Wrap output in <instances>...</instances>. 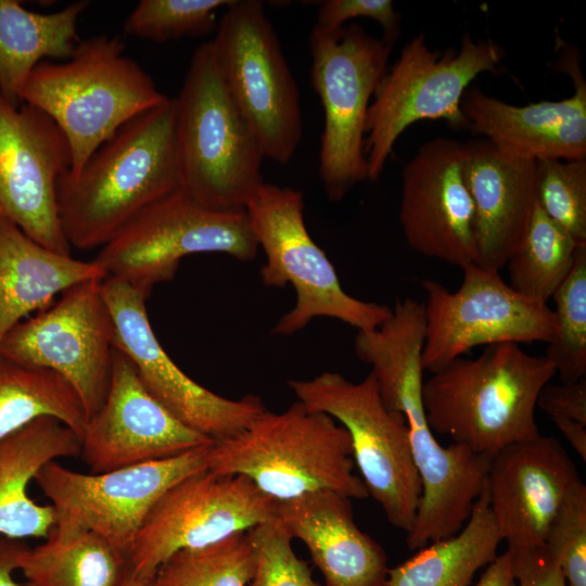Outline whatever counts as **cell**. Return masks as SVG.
Returning a JSON list of instances; mask_svg holds the SVG:
<instances>
[{
  "label": "cell",
  "mask_w": 586,
  "mask_h": 586,
  "mask_svg": "<svg viewBox=\"0 0 586 586\" xmlns=\"http://www.w3.org/2000/svg\"><path fill=\"white\" fill-rule=\"evenodd\" d=\"M180 189L175 100L122 126L80 170L59 179L56 204L71 247H102L146 207Z\"/></svg>",
  "instance_id": "obj_1"
},
{
  "label": "cell",
  "mask_w": 586,
  "mask_h": 586,
  "mask_svg": "<svg viewBox=\"0 0 586 586\" xmlns=\"http://www.w3.org/2000/svg\"><path fill=\"white\" fill-rule=\"evenodd\" d=\"M555 374L545 356L530 355L518 343L488 345L477 357H459L423 382L426 421L436 434L493 457L540 435L537 397Z\"/></svg>",
  "instance_id": "obj_2"
},
{
  "label": "cell",
  "mask_w": 586,
  "mask_h": 586,
  "mask_svg": "<svg viewBox=\"0 0 586 586\" xmlns=\"http://www.w3.org/2000/svg\"><path fill=\"white\" fill-rule=\"evenodd\" d=\"M167 98L125 54L123 40L107 35L80 39L64 62L39 63L21 93L22 103L44 112L64 133L69 174L78 173L122 126Z\"/></svg>",
  "instance_id": "obj_3"
},
{
  "label": "cell",
  "mask_w": 586,
  "mask_h": 586,
  "mask_svg": "<svg viewBox=\"0 0 586 586\" xmlns=\"http://www.w3.org/2000/svg\"><path fill=\"white\" fill-rule=\"evenodd\" d=\"M175 100L180 190L216 211H241L264 182L262 145L238 109L211 41L193 52Z\"/></svg>",
  "instance_id": "obj_4"
},
{
  "label": "cell",
  "mask_w": 586,
  "mask_h": 586,
  "mask_svg": "<svg viewBox=\"0 0 586 586\" xmlns=\"http://www.w3.org/2000/svg\"><path fill=\"white\" fill-rule=\"evenodd\" d=\"M354 468L347 431L297 400L281 412L266 409L243 431L214 442L207 469L245 476L265 495L284 501L317 491L367 498Z\"/></svg>",
  "instance_id": "obj_5"
},
{
  "label": "cell",
  "mask_w": 586,
  "mask_h": 586,
  "mask_svg": "<svg viewBox=\"0 0 586 586\" xmlns=\"http://www.w3.org/2000/svg\"><path fill=\"white\" fill-rule=\"evenodd\" d=\"M244 211L266 256L262 282L277 288L290 283L296 292L294 307L279 319L273 333L291 335L316 317L371 331L391 316L388 306L358 300L342 289L332 263L306 228L301 191L264 181Z\"/></svg>",
  "instance_id": "obj_6"
},
{
  "label": "cell",
  "mask_w": 586,
  "mask_h": 586,
  "mask_svg": "<svg viewBox=\"0 0 586 586\" xmlns=\"http://www.w3.org/2000/svg\"><path fill=\"white\" fill-rule=\"evenodd\" d=\"M310 84L323 110L318 174L328 200L337 202L369 179L365 153L368 109L384 77L393 44L359 24L310 30Z\"/></svg>",
  "instance_id": "obj_7"
},
{
  "label": "cell",
  "mask_w": 586,
  "mask_h": 586,
  "mask_svg": "<svg viewBox=\"0 0 586 586\" xmlns=\"http://www.w3.org/2000/svg\"><path fill=\"white\" fill-rule=\"evenodd\" d=\"M504 50L492 40L462 38L458 50L444 53L429 48L423 33L403 48L387 68L368 109L365 153L368 180H377L399 136L419 120L444 119L454 128H467L461 100L472 80L494 72Z\"/></svg>",
  "instance_id": "obj_8"
},
{
  "label": "cell",
  "mask_w": 586,
  "mask_h": 586,
  "mask_svg": "<svg viewBox=\"0 0 586 586\" xmlns=\"http://www.w3.org/2000/svg\"><path fill=\"white\" fill-rule=\"evenodd\" d=\"M288 384L308 409L323 412L348 433L355 467L369 496L387 521L406 533L411 528L421 496L405 417L382 400L374 375L352 382L336 372Z\"/></svg>",
  "instance_id": "obj_9"
},
{
  "label": "cell",
  "mask_w": 586,
  "mask_h": 586,
  "mask_svg": "<svg viewBox=\"0 0 586 586\" xmlns=\"http://www.w3.org/2000/svg\"><path fill=\"white\" fill-rule=\"evenodd\" d=\"M211 40L238 109L264 155L288 164L303 137L300 91L277 33L258 0H232Z\"/></svg>",
  "instance_id": "obj_10"
},
{
  "label": "cell",
  "mask_w": 586,
  "mask_h": 586,
  "mask_svg": "<svg viewBox=\"0 0 586 586\" xmlns=\"http://www.w3.org/2000/svg\"><path fill=\"white\" fill-rule=\"evenodd\" d=\"M257 250L244 209L206 208L178 189L137 215L93 262L106 276L149 296L155 284L175 276L188 255L224 253L249 260Z\"/></svg>",
  "instance_id": "obj_11"
},
{
  "label": "cell",
  "mask_w": 586,
  "mask_h": 586,
  "mask_svg": "<svg viewBox=\"0 0 586 586\" xmlns=\"http://www.w3.org/2000/svg\"><path fill=\"white\" fill-rule=\"evenodd\" d=\"M211 445L103 473H80L55 460L48 462L35 481L52 502V532H92L128 556L144 520L164 493L208 468Z\"/></svg>",
  "instance_id": "obj_12"
},
{
  "label": "cell",
  "mask_w": 586,
  "mask_h": 586,
  "mask_svg": "<svg viewBox=\"0 0 586 586\" xmlns=\"http://www.w3.org/2000/svg\"><path fill=\"white\" fill-rule=\"evenodd\" d=\"M102 280L64 291L56 303L15 324L0 343L5 358L62 377L77 394L87 420L104 402L116 348Z\"/></svg>",
  "instance_id": "obj_13"
},
{
  "label": "cell",
  "mask_w": 586,
  "mask_h": 586,
  "mask_svg": "<svg viewBox=\"0 0 586 586\" xmlns=\"http://www.w3.org/2000/svg\"><path fill=\"white\" fill-rule=\"evenodd\" d=\"M456 291L425 279L421 285L425 336L423 369L436 372L473 347L497 343H549L556 334L553 310L517 293L499 271L475 264L462 268Z\"/></svg>",
  "instance_id": "obj_14"
},
{
  "label": "cell",
  "mask_w": 586,
  "mask_h": 586,
  "mask_svg": "<svg viewBox=\"0 0 586 586\" xmlns=\"http://www.w3.org/2000/svg\"><path fill=\"white\" fill-rule=\"evenodd\" d=\"M278 501L247 477L205 469L176 483L149 512L128 553L130 572L152 579L174 553L204 547L278 518Z\"/></svg>",
  "instance_id": "obj_15"
},
{
  "label": "cell",
  "mask_w": 586,
  "mask_h": 586,
  "mask_svg": "<svg viewBox=\"0 0 586 586\" xmlns=\"http://www.w3.org/2000/svg\"><path fill=\"white\" fill-rule=\"evenodd\" d=\"M101 285L115 324L116 348L130 358L146 390L178 420L216 442L243 431L266 410L257 396L226 398L188 377L158 342L144 292L109 276Z\"/></svg>",
  "instance_id": "obj_16"
},
{
  "label": "cell",
  "mask_w": 586,
  "mask_h": 586,
  "mask_svg": "<svg viewBox=\"0 0 586 586\" xmlns=\"http://www.w3.org/2000/svg\"><path fill=\"white\" fill-rule=\"evenodd\" d=\"M69 167L68 142L52 118L0 92V216L64 255L72 247L59 217L56 186Z\"/></svg>",
  "instance_id": "obj_17"
},
{
  "label": "cell",
  "mask_w": 586,
  "mask_h": 586,
  "mask_svg": "<svg viewBox=\"0 0 586 586\" xmlns=\"http://www.w3.org/2000/svg\"><path fill=\"white\" fill-rule=\"evenodd\" d=\"M214 441L187 426L144 386L118 348L101 407L87 420L80 457L91 473L165 459Z\"/></svg>",
  "instance_id": "obj_18"
},
{
  "label": "cell",
  "mask_w": 586,
  "mask_h": 586,
  "mask_svg": "<svg viewBox=\"0 0 586 586\" xmlns=\"http://www.w3.org/2000/svg\"><path fill=\"white\" fill-rule=\"evenodd\" d=\"M466 143L435 138L405 165L399 221L409 246L461 269L474 264V209L463 163Z\"/></svg>",
  "instance_id": "obj_19"
},
{
  "label": "cell",
  "mask_w": 586,
  "mask_h": 586,
  "mask_svg": "<svg viewBox=\"0 0 586 586\" xmlns=\"http://www.w3.org/2000/svg\"><path fill=\"white\" fill-rule=\"evenodd\" d=\"M581 482L575 463L552 436L539 435L496 453L485 488L507 549L544 545L555 517Z\"/></svg>",
  "instance_id": "obj_20"
},
{
  "label": "cell",
  "mask_w": 586,
  "mask_h": 586,
  "mask_svg": "<svg viewBox=\"0 0 586 586\" xmlns=\"http://www.w3.org/2000/svg\"><path fill=\"white\" fill-rule=\"evenodd\" d=\"M558 68L574 82V93L559 101L513 105L474 87L461 100L467 128L499 149L535 161L586 158V81L579 55L562 54Z\"/></svg>",
  "instance_id": "obj_21"
},
{
  "label": "cell",
  "mask_w": 586,
  "mask_h": 586,
  "mask_svg": "<svg viewBox=\"0 0 586 586\" xmlns=\"http://www.w3.org/2000/svg\"><path fill=\"white\" fill-rule=\"evenodd\" d=\"M463 174L474 209V264L499 271L536 205L537 161L480 139L466 143Z\"/></svg>",
  "instance_id": "obj_22"
},
{
  "label": "cell",
  "mask_w": 586,
  "mask_h": 586,
  "mask_svg": "<svg viewBox=\"0 0 586 586\" xmlns=\"http://www.w3.org/2000/svg\"><path fill=\"white\" fill-rule=\"evenodd\" d=\"M278 518L302 540L324 586H385L387 556L354 520L351 498L317 491L278 501Z\"/></svg>",
  "instance_id": "obj_23"
},
{
  "label": "cell",
  "mask_w": 586,
  "mask_h": 586,
  "mask_svg": "<svg viewBox=\"0 0 586 586\" xmlns=\"http://www.w3.org/2000/svg\"><path fill=\"white\" fill-rule=\"evenodd\" d=\"M81 437L56 418L42 416L0 440V535L42 538L55 524L51 505H38L27 487L48 462L80 454Z\"/></svg>",
  "instance_id": "obj_24"
},
{
  "label": "cell",
  "mask_w": 586,
  "mask_h": 586,
  "mask_svg": "<svg viewBox=\"0 0 586 586\" xmlns=\"http://www.w3.org/2000/svg\"><path fill=\"white\" fill-rule=\"evenodd\" d=\"M105 277L93 260L49 250L0 216V343L27 315L51 306L55 295Z\"/></svg>",
  "instance_id": "obj_25"
},
{
  "label": "cell",
  "mask_w": 586,
  "mask_h": 586,
  "mask_svg": "<svg viewBox=\"0 0 586 586\" xmlns=\"http://www.w3.org/2000/svg\"><path fill=\"white\" fill-rule=\"evenodd\" d=\"M88 5L80 0L39 13L20 1L0 0V92L10 102L22 104V90L39 63L72 56L80 40L78 21Z\"/></svg>",
  "instance_id": "obj_26"
},
{
  "label": "cell",
  "mask_w": 586,
  "mask_h": 586,
  "mask_svg": "<svg viewBox=\"0 0 586 586\" xmlns=\"http://www.w3.org/2000/svg\"><path fill=\"white\" fill-rule=\"evenodd\" d=\"M501 540L484 486L463 527L388 569L385 586H468L496 559Z\"/></svg>",
  "instance_id": "obj_27"
},
{
  "label": "cell",
  "mask_w": 586,
  "mask_h": 586,
  "mask_svg": "<svg viewBox=\"0 0 586 586\" xmlns=\"http://www.w3.org/2000/svg\"><path fill=\"white\" fill-rule=\"evenodd\" d=\"M18 570L26 586H122L128 556L92 532L59 535L24 551Z\"/></svg>",
  "instance_id": "obj_28"
},
{
  "label": "cell",
  "mask_w": 586,
  "mask_h": 586,
  "mask_svg": "<svg viewBox=\"0 0 586 586\" xmlns=\"http://www.w3.org/2000/svg\"><path fill=\"white\" fill-rule=\"evenodd\" d=\"M42 416L59 419L80 437L87 424L77 394L62 377L0 354V440Z\"/></svg>",
  "instance_id": "obj_29"
},
{
  "label": "cell",
  "mask_w": 586,
  "mask_h": 586,
  "mask_svg": "<svg viewBox=\"0 0 586 586\" xmlns=\"http://www.w3.org/2000/svg\"><path fill=\"white\" fill-rule=\"evenodd\" d=\"M581 245L536 202L526 230L506 263L508 284L520 295L547 304L571 272Z\"/></svg>",
  "instance_id": "obj_30"
},
{
  "label": "cell",
  "mask_w": 586,
  "mask_h": 586,
  "mask_svg": "<svg viewBox=\"0 0 586 586\" xmlns=\"http://www.w3.org/2000/svg\"><path fill=\"white\" fill-rule=\"evenodd\" d=\"M254 569V551L247 532L214 544L184 549L168 558L150 586H246Z\"/></svg>",
  "instance_id": "obj_31"
},
{
  "label": "cell",
  "mask_w": 586,
  "mask_h": 586,
  "mask_svg": "<svg viewBox=\"0 0 586 586\" xmlns=\"http://www.w3.org/2000/svg\"><path fill=\"white\" fill-rule=\"evenodd\" d=\"M556 334L545 357L561 383L586 378V244L576 253L574 266L552 295Z\"/></svg>",
  "instance_id": "obj_32"
},
{
  "label": "cell",
  "mask_w": 586,
  "mask_h": 586,
  "mask_svg": "<svg viewBox=\"0 0 586 586\" xmlns=\"http://www.w3.org/2000/svg\"><path fill=\"white\" fill-rule=\"evenodd\" d=\"M232 0H141L124 24V30L152 42L200 37L216 30L217 11Z\"/></svg>",
  "instance_id": "obj_33"
},
{
  "label": "cell",
  "mask_w": 586,
  "mask_h": 586,
  "mask_svg": "<svg viewBox=\"0 0 586 586\" xmlns=\"http://www.w3.org/2000/svg\"><path fill=\"white\" fill-rule=\"evenodd\" d=\"M536 201L578 244H586V158L537 161Z\"/></svg>",
  "instance_id": "obj_34"
},
{
  "label": "cell",
  "mask_w": 586,
  "mask_h": 586,
  "mask_svg": "<svg viewBox=\"0 0 586 586\" xmlns=\"http://www.w3.org/2000/svg\"><path fill=\"white\" fill-rule=\"evenodd\" d=\"M247 534L254 569L246 586H322L307 562L294 552L293 537L279 518L256 525Z\"/></svg>",
  "instance_id": "obj_35"
},
{
  "label": "cell",
  "mask_w": 586,
  "mask_h": 586,
  "mask_svg": "<svg viewBox=\"0 0 586 586\" xmlns=\"http://www.w3.org/2000/svg\"><path fill=\"white\" fill-rule=\"evenodd\" d=\"M545 545L556 559L566 586H586V486L568 496L547 533Z\"/></svg>",
  "instance_id": "obj_36"
},
{
  "label": "cell",
  "mask_w": 586,
  "mask_h": 586,
  "mask_svg": "<svg viewBox=\"0 0 586 586\" xmlns=\"http://www.w3.org/2000/svg\"><path fill=\"white\" fill-rule=\"evenodd\" d=\"M366 17L380 24L382 38L394 43L400 33V18L391 0H326L320 2L316 26L334 31L351 20Z\"/></svg>",
  "instance_id": "obj_37"
},
{
  "label": "cell",
  "mask_w": 586,
  "mask_h": 586,
  "mask_svg": "<svg viewBox=\"0 0 586 586\" xmlns=\"http://www.w3.org/2000/svg\"><path fill=\"white\" fill-rule=\"evenodd\" d=\"M518 586H566L558 562L546 545L507 549Z\"/></svg>",
  "instance_id": "obj_38"
},
{
  "label": "cell",
  "mask_w": 586,
  "mask_h": 586,
  "mask_svg": "<svg viewBox=\"0 0 586 586\" xmlns=\"http://www.w3.org/2000/svg\"><path fill=\"white\" fill-rule=\"evenodd\" d=\"M536 407L551 419L566 418L586 425V378L571 383H547L539 392Z\"/></svg>",
  "instance_id": "obj_39"
},
{
  "label": "cell",
  "mask_w": 586,
  "mask_h": 586,
  "mask_svg": "<svg viewBox=\"0 0 586 586\" xmlns=\"http://www.w3.org/2000/svg\"><path fill=\"white\" fill-rule=\"evenodd\" d=\"M27 547L23 540L0 535V586H20L14 579V572L18 570Z\"/></svg>",
  "instance_id": "obj_40"
},
{
  "label": "cell",
  "mask_w": 586,
  "mask_h": 586,
  "mask_svg": "<svg viewBox=\"0 0 586 586\" xmlns=\"http://www.w3.org/2000/svg\"><path fill=\"white\" fill-rule=\"evenodd\" d=\"M475 586H518L511 553L506 550L496 557L481 575Z\"/></svg>",
  "instance_id": "obj_41"
},
{
  "label": "cell",
  "mask_w": 586,
  "mask_h": 586,
  "mask_svg": "<svg viewBox=\"0 0 586 586\" xmlns=\"http://www.w3.org/2000/svg\"><path fill=\"white\" fill-rule=\"evenodd\" d=\"M552 421L577 455L585 461L586 425L566 418H552Z\"/></svg>",
  "instance_id": "obj_42"
},
{
  "label": "cell",
  "mask_w": 586,
  "mask_h": 586,
  "mask_svg": "<svg viewBox=\"0 0 586 586\" xmlns=\"http://www.w3.org/2000/svg\"><path fill=\"white\" fill-rule=\"evenodd\" d=\"M150 582L129 572L122 586H150Z\"/></svg>",
  "instance_id": "obj_43"
}]
</instances>
